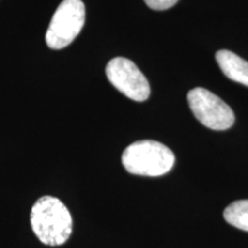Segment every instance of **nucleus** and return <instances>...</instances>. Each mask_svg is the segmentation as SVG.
I'll use <instances>...</instances> for the list:
<instances>
[{
  "instance_id": "f257e3e1",
  "label": "nucleus",
  "mask_w": 248,
  "mask_h": 248,
  "mask_svg": "<svg viewBox=\"0 0 248 248\" xmlns=\"http://www.w3.org/2000/svg\"><path fill=\"white\" fill-rule=\"evenodd\" d=\"M30 223L33 233L47 246H60L73 232V217L58 198L45 195L31 208Z\"/></svg>"
},
{
  "instance_id": "f03ea898",
  "label": "nucleus",
  "mask_w": 248,
  "mask_h": 248,
  "mask_svg": "<svg viewBox=\"0 0 248 248\" xmlns=\"http://www.w3.org/2000/svg\"><path fill=\"white\" fill-rule=\"evenodd\" d=\"M122 163L126 171L133 175L157 177L172 169L175 154L159 141L139 140L124 150Z\"/></svg>"
},
{
  "instance_id": "7ed1b4c3",
  "label": "nucleus",
  "mask_w": 248,
  "mask_h": 248,
  "mask_svg": "<svg viewBox=\"0 0 248 248\" xmlns=\"http://www.w3.org/2000/svg\"><path fill=\"white\" fill-rule=\"evenodd\" d=\"M85 22V6L82 0H63L53 14L46 31V44L61 49L75 40Z\"/></svg>"
},
{
  "instance_id": "20e7f679",
  "label": "nucleus",
  "mask_w": 248,
  "mask_h": 248,
  "mask_svg": "<svg viewBox=\"0 0 248 248\" xmlns=\"http://www.w3.org/2000/svg\"><path fill=\"white\" fill-rule=\"evenodd\" d=\"M187 101L194 116L207 128L219 131L233 125L234 113L231 107L207 89L191 90L187 94Z\"/></svg>"
},
{
  "instance_id": "39448f33",
  "label": "nucleus",
  "mask_w": 248,
  "mask_h": 248,
  "mask_svg": "<svg viewBox=\"0 0 248 248\" xmlns=\"http://www.w3.org/2000/svg\"><path fill=\"white\" fill-rule=\"evenodd\" d=\"M106 75L110 84L126 98L135 101H145L150 97V83L129 59L122 57L111 59L106 67Z\"/></svg>"
},
{
  "instance_id": "423d86ee",
  "label": "nucleus",
  "mask_w": 248,
  "mask_h": 248,
  "mask_svg": "<svg viewBox=\"0 0 248 248\" xmlns=\"http://www.w3.org/2000/svg\"><path fill=\"white\" fill-rule=\"evenodd\" d=\"M217 63L229 79L248 88V61L228 49H221L215 55Z\"/></svg>"
},
{
  "instance_id": "0eeeda50",
  "label": "nucleus",
  "mask_w": 248,
  "mask_h": 248,
  "mask_svg": "<svg viewBox=\"0 0 248 248\" xmlns=\"http://www.w3.org/2000/svg\"><path fill=\"white\" fill-rule=\"evenodd\" d=\"M223 216L229 224L248 232V200H238L229 204Z\"/></svg>"
},
{
  "instance_id": "6e6552de",
  "label": "nucleus",
  "mask_w": 248,
  "mask_h": 248,
  "mask_svg": "<svg viewBox=\"0 0 248 248\" xmlns=\"http://www.w3.org/2000/svg\"><path fill=\"white\" fill-rule=\"evenodd\" d=\"M145 4L155 11H164L177 4L178 0H144Z\"/></svg>"
}]
</instances>
